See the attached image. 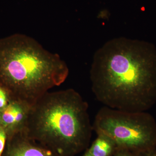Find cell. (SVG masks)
Instances as JSON below:
<instances>
[{
    "label": "cell",
    "instance_id": "14",
    "mask_svg": "<svg viewBox=\"0 0 156 156\" xmlns=\"http://www.w3.org/2000/svg\"></svg>",
    "mask_w": 156,
    "mask_h": 156
},
{
    "label": "cell",
    "instance_id": "2",
    "mask_svg": "<svg viewBox=\"0 0 156 156\" xmlns=\"http://www.w3.org/2000/svg\"><path fill=\"white\" fill-rule=\"evenodd\" d=\"M65 62L24 34L0 41V87L9 100L32 106L53 87L67 79Z\"/></svg>",
    "mask_w": 156,
    "mask_h": 156
},
{
    "label": "cell",
    "instance_id": "8",
    "mask_svg": "<svg viewBox=\"0 0 156 156\" xmlns=\"http://www.w3.org/2000/svg\"><path fill=\"white\" fill-rule=\"evenodd\" d=\"M9 97L5 89L0 87V112L3 111L9 103Z\"/></svg>",
    "mask_w": 156,
    "mask_h": 156
},
{
    "label": "cell",
    "instance_id": "11",
    "mask_svg": "<svg viewBox=\"0 0 156 156\" xmlns=\"http://www.w3.org/2000/svg\"><path fill=\"white\" fill-rule=\"evenodd\" d=\"M146 156H156V150L155 149L146 153Z\"/></svg>",
    "mask_w": 156,
    "mask_h": 156
},
{
    "label": "cell",
    "instance_id": "12",
    "mask_svg": "<svg viewBox=\"0 0 156 156\" xmlns=\"http://www.w3.org/2000/svg\"><path fill=\"white\" fill-rule=\"evenodd\" d=\"M83 156H92V155L91 154L89 151H87V153H86V154Z\"/></svg>",
    "mask_w": 156,
    "mask_h": 156
},
{
    "label": "cell",
    "instance_id": "7",
    "mask_svg": "<svg viewBox=\"0 0 156 156\" xmlns=\"http://www.w3.org/2000/svg\"><path fill=\"white\" fill-rule=\"evenodd\" d=\"M115 149L112 140L104 135H98L88 151L92 156H111Z\"/></svg>",
    "mask_w": 156,
    "mask_h": 156
},
{
    "label": "cell",
    "instance_id": "1",
    "mask_svg": "<svg viewBox=\"0 0 156 156\" xmlns=\"http://www.w3.org/2000/svg\"><path fill=\"white\" fill-rule=\"evenodd\" d=\"M92 89L105 106L147 112L156 102V48L149 42L112 39L94 54Z\"/></svg>",
    "mask_w": 156,
    "mask_h": 156
},
{
    "label": "cell",
    "instance_id": "5",
    "mask_svg": "<svg viewBox=\"0 0 156 156\" xmlns=\"http://www.w3.org/2000/svg\"><path fill=\"white\" fill-rule=\"evenodd\" d=\"M10 136L13 140L6 156H60L29 137L23 130Z\"/></svg>",
    "mask_w": 156,
    "mask_h": 156
},
{
    "label": "cell",
    "instance_id": "9",
    "mask_svg": "<svg viewBox=\"0 0 156 156\" xmlns=\"http://www.w3.org/2000/svg\"><path fill=\"white\" fill-rule=\"evenodd\" d=\"M7 136L6 131L2 126H0V156H2L4 151Z\"/></svg>",
    "mask_w": 156,
    "mask_h": 156
},
{
    "label": "cell",
    "instance_id": "3",
    "mask_svg": "<svg viewBox=\"0 0 156 156\" xmlns=\"http://www.w3.org/2000/svg\"><path fill=\"white\" fill-rule=\"evenodd\" d=\"M88 104L74 89L47 92L30 108L23 131L60 156L80 151L93 131Z\"/></svg>",
    "mask_w": 156,
    "mask_h": 156
},
{
    "label": "cell",
    "instance_id": "13",
    "mask_svg": "<svg viewBox=\"0 0 156 156\" xmlns=\"http://www.w3.org/2000/svg\"><path fill=\"white\" fill-rule=\"evenodd\" d=\"M0 126H1V112H0Z\"/></svg>",
    "mask_w": 156,
    "mask_h": 156
},
{
    "label": "cell",
    "instance_id": "4",
    "mask_svg": "<svg viewBox=\"0 0 156 156\" xmlns=\"http://www.w3.org/2000/svg\"><path fill=\"white\" fill-rule=\"evenodd\" d=\"M97 135L112 140L116 149L146 153L156 147V119L147 112H131L104 106L92 124Z\"/></svg>",
    "mask_w": 156,
    "mask_h": 156
},
{
    "label": "cell",
    "instance_id": "10",
    "mask_svg": "<svg viewBox=\"0 0 156 156\" xmlns=\"http://www.w3.org/2000/svg\"><path fill=\"white\" fill-rule=\"evenodd\" d=\"M117 152L115 156H136L130 153V151L122 149H116Z\"/></svg>",
    "mask_w": 156,
    "mask_h": 156
},
{
    "label": "cell",
    "instance_id": "6",
    "mask_svg": "<svg viewBox=\"0 0 156 156\" xmlns=\"http://www.w3.org/2000/svg\"><path fill=\"white\" fill-rule=\"evenodd\" d=\"M9 101L5 108L1 112V126L7 136L24 129L30 107L19 101Z\"/></svg>",
    "mask_w": 156,
    "mask_h": 156
}]
</instances>
